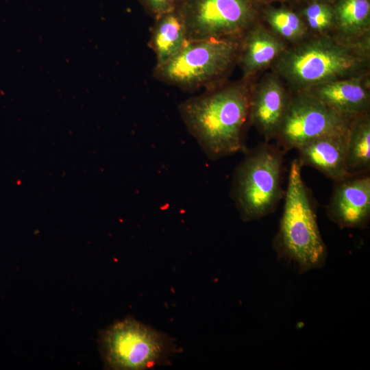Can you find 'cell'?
Returning a JSON list of instances; mask_svg holds the SVG:
<instances>
[{"label":"cell","mask_w":370,"mask_h":370,"mask_svg":"<svg viewBox=\"0 0 370 370\" xmlns=\"http://www.w3.org/2000/svg\"><path fill=\"white\" fill-rule=\"evenodd\" d=\"M250 95L245 83H237L191 97L180 105L188 131L209 158L245 150Z\"/></svg>","instance_id":"cell-1"},{"label":"cell","mask_w":370,"mask_h":370,"mask_svg":"<svg viewBox=\"0 0 370 370\" xmlns=\"http://www.w3.org/2000/svg\"><path fill=\"white\" fill-rule=\"evenodd\" d=\"M369 40L322 35L286 49L274 61L276 73L297 92L330 81L364 73Z\"/></svg>","instance_id":"cell-2"},{"label":"cell","mask_w":370,"mask_h":370,"mask_svg":"<svg viewBox=\"0 0 370 370\" xmlns=\"http://www.w3.org/2000/svg\"><path fill=\"white\" fill-rule=\"evenodd\" d=\"M301 169L295 159L290 166L275 247L281 257L295 263L300 272H305L322 267L327 251Z\"/></svg>","instance_id":"cell-3"},{"label":"cell","mask_w":370,"mask_h":370,"mask_svg":"<svg viewBox=\"0 0 370 370\" xmlns=\"http://www.w3.org/2000/svg\"><path fill=\"white\" fill-rule=\"evenodd\" d=\"M284 154L267 142L246 151L235 171L232 187V197L244 221L271 213L284 196Z\"/></svg>","instance_id":"cell-4"},{"label":"cell","mask_w":370,"mask_h":370,"mask_svg":"<svg viewBox=\"0 0 370 370\" xmlns=\"http://www.w3.org/2000/svg\"><path fill=\"white\" fill-rule=\"evenodd\" d=\"M240 40H187L164 63L156 66L154 76L184 90L203 87L224 75L238 58Z\"/></svg>","instance_id":"cell-5"},{"label":"cell","mask_w":370,"mask_h":370,"mask_svg":"<svg viewBox=\"0 0 370 370\" xmlns=\"http://www.w3.org/2000/svg\"><path fill=\"white\" fill-rule=\"evenodd\" d=\"M102 347L106 362L114 369H147L165 362L174 351L167 336L133 319L106 330Z\"/></svg>","instance_id":"cell-6"},{"label":"cell","mask_w":370,"mask_h":370,"mask_svg":"<svg viewBox=\"0 0 370 370\" xmlns=\"http://www.w3.org/2000/svg\"><path fill=\"white\" fill-rule=\"evenodd\" d=\"M177 10L188 40H241L257 18L254 0H182Z\"/></svg>","instance_id":"cell-7"},{"label":"cell","mask_w":370,"mask_h":370,"mask_svg":"<svg viewBox=\"0 0 370 370\" xmlns=\"http://www.w3.org/2000/svg\"><path fill=\"white\" fill-rule=\"evenodd\" d=\"M352 118L306 93L297 92L289 99L275 138L286 153L321 136L347 131Z\"/></svg>","instance_id":"cell-8"},{"label":"cell","mask_w":370,"mask_h":370,"mask_svg":"<svg viewBox=\"0 0 370 370\" xmlns=\"http://www.w3.org/2000/svg\"><path fill=\"white\" fill-rule=\"evenodd\" d=\"M369 173L349 176L335 182L327 207L329 219L341 227H362L370 215Z\"/></svg>","instance_id":"cell-9"},{"label":"cell","mask_w":370,"mask_h":370,"mask_svg":"<svg viewBox=\"0 0 370 370\" xmlns=\"http://www.w3.org/2000/svg\"><path fill=\"white\" fill-rule=\"evenodd\" d=\"M289 99L278 77L273 74L267 75L251 92L249 122L266 142L275 138Z\"/></svg>","instance_id":"cell-10"},{"label":"cell","mask_w":370,"mask_h":370,"mask_svg":"<svg viewBox=\"0 0 370 370\" xmlns=\"http://www.w3.org/2000/svg\"><path fill=\"white\" fill-rule=\"evenodd\" d=\"M301 92L349 117L368 112L369 108V79L364 73L322 83Z\"/></svg>","instance_id":"cell-11"},{"label":"cell","mask_w":370,"mask_h":370,"mask_svg":"<svg viewBox=\"0 0 370 370\" xmlns=\"http://www.w3.org/2000/svg\"><path fill=\"white\" fill-rule=\"evenodd\" d=\"M347 130L321 136L299 147V164L312 166L334 182L352 176L347 168Z\"/></svg>","instance_id":"cell-12"},{"label":"cell","mask_w":370,"mask_h":370,"mask_svg":"<svg viewBox=\"0 0 370 370\" xmlns=\"http://www.w3.org/2000/svg\"><path fill=\"white\" fill-rule=\"evenodd\" d=\"M286 49L283 40L257 23L240 40L238 58L247 79L273 63Z\"/></svg>","instance_id":"cell-13"},{"label":"cell","mask_w":370,"mask_h":370,"mask_svg":"<svg viewBox=\"0 0 370 370\" xmlns=\"http://www.w3.org/2000/svg\"><path fill=\"white\" fill-rule=\"evenodd\" d=\"M149 45L159 66L175 56L188 40L183 19L176 9L155 19Z\"/></svg>","instance_id":"cell-14"},{"label":"cell","mask_w":370,"mask_h":370,"mask_svg":"<svg viewBox=\"0 0 370 370\" xmlns=\"http://www.w3.org/2000/svg\"><path fill=\"white\" fill-rule=\"evenodd\" d=\"M347 168L350 175L369 173L370 117L368 112L353 117L347 134Z\"/></svg>","instance_id":"cell-15"},{"label":"cell","mask_w":370,"mask_h":370,"mask_svg":"<svg viewBox=\"0 0 370 370\" xmlns=\"http://www.w3.org/2000/svg\"><path fill=\"white\" fill-rule=\"evenodd\" d=\"M333 8L335 27L343 38L353 40L367 34L370 25L369 0H338Z\"/></svg>","instance_id":"cell-16"},{"label":"cell","mask_w":370,"mask_h":370,"mask_svg":"<svg viewBox=\"0 0 370 370\" xmlns=\"http://www.w3.org/2000/svg\"><path fill=\"white\" fill-rule=\"evenodd\" d=\"M264 18L273 32L282 39L299 42L307 34L308 28L301 15L291 10L267 8Z\"/></svg>","instance_id":"cell-17"},{"label":"cell","mask_w":370,"mask_h":370,"mask_svg":"<svg viewBox=\"0 0 370 370\" xmlns=\"http://www.w3.org/2000/svg\"><path fill=\"white\" fill-rule=\"evenodd\" d=\"M301 16L308 29L324 35L335 27L333 5L323 0L309 2L301 10Z\"/></svg>","instance_id":"cell-18"},{"label":"cell","mask_w":370,"mask_h":370,"mask_svg":"<svg viewBox=\"0 0 370 370\" xmlns=\"http://www.w3.org/2000/svg\"><path fill=\"white\" fill-rule=\"evenodd\" d=\"M140 3L155 19L177 8L182 0H140Z\"/></svg>","instance_id":"cell-19"},{"label":"cell","mask_w":370,"mask_h":370,"mask_svg":"<svg viewBox=\"0 0 370 370\" xmlns=\"http://www.w3.org/2000/svg\"><path fill=\"white\" fill-rule=\"evenodd\" d=\"M260 1L269 3V2L275 1H280V0H260Z\"/></svg>","instance_id":"cell-20"},{"label":"cell","mask_w":370,"mask_h":370,"mask_svg":"<svg viewBox=\"0 0 370 370\" xmlns=\"http://www.w3.org/2000/svg\"><path fill=\"white\" fill-rule=\"evenodd\" d=\"M299 1H307L310 2V1H314V0H299Z\"/></svg>","instance_id":"cell-21"}]
</instances>
